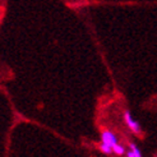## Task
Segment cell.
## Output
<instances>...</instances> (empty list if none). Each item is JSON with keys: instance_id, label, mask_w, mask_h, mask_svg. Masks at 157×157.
<instances>
[{"instance_id": "4", "label": "cell", "mask_w": 157, "mask_h": 157, "mask_svg": "<svg viewBox=\"0 0 157 157\" xmlns=\"http://www.w3.org/2000/svg\"><path fill=\"white\" fill-rule=\"evenodd\" d=\"M113 152H115L116 155H119V156H121V155H124L125 153V147L124 146H121V144H119L117 143L114 148H113Z\"/></svg>"}, {"instance_id": "2", "label": "cell", "mask_w": 157, "mask_h": 157, "mask_svg": "<svg viewBox=\"0 0 157 157\" xmlns=\"http://www.w3.org/2000/svg\"><path fill=\"white\" fill-rule=\"evenodd\" d=\"M101 138H102V143L110 146L111 148H114V147L117 144V138H116V136L114 134L113 132H110V130H104L102 134H101Z\"/></svg>"}, {"instance_id": "1", "label": "cell", "mask_w": 157, "mask_h": 157, "mask_svg": "<svg viewBox=\"0 0 157 157\" xmlns=\"http://www.w3.org/2000/svg\"><path fill=\"white\" fill-rule=\"evenodd\" d=\"M124 121H125V124L128 125V128H129L133 133H136V134H139V133L142 132V128H140L139 123L132 116V114H130L129 111H125V113H124Z\"/></svg>"}, {"instance_id": "5", "label": "cell", "mask_w": 157, "mask_h": 157, "mask_svg": "<svg viewBox=\"0 0 157 157\" xmlns=\"http://www.w3.org/2000/svg\"><path fill=\"white\" fill-rule=\"evenodd\" d=\"M100 148H101V151H102L104 153H106V155H111L113 153V148L110 146H107V144H105V143H101Z\"/></svg>"}, {"instance_id": "3", "label": "cell", "mask_w": 157, "mask_h": 157, "mask_svg": "<svg viewBox=\"0 0 157 157\" xmlns=\"http://www.w3.org/2000/svg\"><path fill=\"white\" fill-rule=\"evenodd\" d=\"M127 157H142V153L134 143H129V151L127 152Z\"/></svg>"}]
</instances>
